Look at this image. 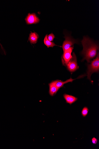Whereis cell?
I'll return each mask as SVG.
<instances>
[{
	"mask_svg": "<svg viewBox=\"0 0 99 149\" xmlns=\"http://www.w3.org/2000/svg\"><path fill=\"white\" fill-rule=\"evenodd\" d=\"M81 42L83 49L81 53L83 56L82 61L86 60L88 63L96 56L97 51L99 49L98 46L89 38L84 36Z\"/></svg>",
	"mask_w": 99,
	"mask_h": 149,
	"instance_id": "6da1fadb",
	"label": "cell"
},
{
	"mask_svg": "<svg viewBox=\"0 0 99 149\" xmlns=\"http://www.w3.org/2000/svg\"><path fill=\"white\" fill-rule=\"evenodd\" d=\"M99 70V56L98 53V55L93 61H91V64L88 65L87 71L88 79L91 80V77L93 73L97 72Z\"/></svg>",
	"mask_w": 99,
	"mask_h": 149,
	"instance_id": "7a4b0ae2",
	"label": "cell"
},
{
	"mask_svg": "<svg viewBox=\"0 0 99 149\" xmlns=\"http://www.w3.org/2000/svg\"><path fill=\"white\" fill-rule=\"evenodd\" d=\"M66 66L68 70L71 72L75 71L79 69V67L78 65L77 58L75 53H73L72 57Z\"/></svg>",
	"mask_w": 99,
	"mask_h": 149,
	"instance_id": "3957f363",
	"label": "cell"
},
{
	"mask_svg": "<svg viewBox=\"0 0 99 149\" xmlns=\"http://www.w3.org/2000/svg\"><path fill=\"white\" fill-rule=\"evenodd\" d=\"M65 39L63 43L62 47L64 51V54L65 50L69 49L75 44L78 43V41L77 40L73 39L71 37L68 36L64 37Z\"/></svg>",
	"mask_w": 99,
	"mask_h": 149,
	"instance_id": "277c9868",
	"label": "cell"
},
{
	"mask_svg": "<svg viewBox=\"0 0 99 149\" xmlns=\"http://www.w3.org/2000/svg\"><path fill=\"white\" fill-rule=\"evenodd\" d=\"M74 49L73 47H71L65 50L62 57V62L63 65L66 66L71 59L72 57L71 53Z\"/></svg>",
	"mask_w": 99,
	"mask_h": 149,
	"instance_id": "5b68a950",
	"label": "cell"
},
{
	"mask_svg": "<svg viewBox=\"0 0 99 149\" xmlns=\"http://www.w3.org/2000/svg\"><path fill=\"white\" fill-rule=\"evenodd\" d=\"M25 20L27 24H36L39 22V19L35 13L31 14L28 13L27 16L25 19Z\"/></svg>",
	"mask_w": 99,
	"mask_h": 149,
	"instance_id": "8992f818",
	"label": "cell"
},
{
	"mask_svg": "<svg viewBox=\"0 0 99 149\" xmlns=\"http://www.w3.org/2000/svg\"><path fill=\"white\" fill-rule=\"evenodd\" d=\"M75 79H73L72 78H70L69 79L67 80L65 82L60 80H56L53 81L52 82L59 89L62 87H63L64 84L69 82H72Z\"/></svg>",
	"mask_w": 99,
	"mask_h": 149,
	"instance_id": "52a82bcc",
	"label": "cell"
},
{
	"mask_svg": "<svg viewBox=\"0 0 99 149\" xmlns=\"http://www.w3.org/2000/svg\"><path fill=\"white\" fill-rule=\"evenodd\" d=\"M64 97L65 100L66 102L70 104H71L74 103L78 100V98L76 97L70 95H69L65 94L64 95Z\"/></svg>",
	"mask_w": 99,
	"mask_h": 149,
	"instance_id": "ba28073f",
	"label": "cell"
},
{
	"mask_svg": "<svg viewBox=\"0 0 99 149\" xmlns=\"http://www.w3.org/2000/svg\"><path fill=\"white\" fill-rule=\"evenodd\" d=\"M39 37V35L37 33H31L30 34L29 40L31 44H35L37 42Z\"/></svg>",
	"mask_w": 99,
	"mask_h": 149,
	"instance_id": "9c48e42d",
	"label": "cell"
},
{
	"mask_svg": "<svg viewBox=\"0 0 99 149\" xmlns=\"http://www.w3.org/2000/svg\"><path fill=\"white\" fill-rule=\"evenodd\" d=\"M49 93L50 95L53 96L57 93L59 89L52 82L49 84Z\"/></svg>",
	"mask_w": 99,
	"mask_h": 149,
	"instance_id": "30bf717a",
	"label": "cell"
},
{
	"mask_svg": "<svg viewBox=\"0 0 99 149\" xmlns=\"http://www.w3.org/2000/svg\"><path fill=\"white\" fill-rule=\"evenodd\" d=\"M44 43L45 45H46L48 47H53L54 46H58L56 45L53 42H51L49 41L48 38V35L47 34L44 39Z\"/></svg>",
	"mask_w": 99,
	"mask_h": 149,
	"instance_id": "8fae6325",
	"label": "cell"
},
{
	"mask_svg": "<svg viewBox=\"0 0 99 149\" xmlns=\"http://www.w3.org/2000/svg\"><path fill=\"white\" fill-rule=\"evenodd\" d=\"M88 112V108L87 107H84L83 108L81 112L82 116L84 117H86L87 115Z\"/></svg>",
	"mask_w": 99,
	"mask_h": 149,
	"instance_id": "7c38bea8",
	"label": "cell"
},
{
	"mask_svg": "<svg viewBox=\"0 0 99 149\" xmlns=\"http://www.w3.org/2000/svg\"><path fill=\"white\" fill-rule=\"evenodd\" d=\"M54 38H55V36L52 33L49 34L48 36V40L50 41L51 42L53 41V40Z\"/></svg>",
	"mask_w": 99,
	"mask_h": 149,
	"instance_id": "4fadbf2b",
	"label": "cell"
},
{
	"mask_svg": "<svg viewBox=\"0 0 99 149\" xmlns=\"http://www.w3.org/2000/svg\"><path fill=\"white\" fill-rule=\"evenodd\" d=\"M92 141L93 143L94 144H96L97 143L98 141L97 139L95 138H93L92 139Z\"/></svg>",
	"mask_w": 99,
	"mask_h": 149,
	"instance_id": "5bb4252c",
	"label": "cell"
}]
</instances>
